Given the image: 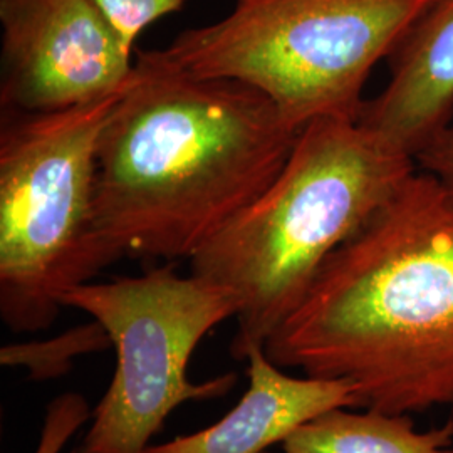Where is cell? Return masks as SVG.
<instances>
[{"instance_id": "6da1fadb", "label": "cell", "mask_w": 453, "mask_h": 453, "mask_svg": "<svg viewBox=\"0 0 453 453\" xmlns=\"http://www.w3.org/2000/svg\"><path fill=\"white\" fill-rule=\"evenodd\" d=\"M264 353L346 380L361 410L453 406V185L411 173L327 257Z\"/></svg>"}, {"instance_id": "7a4b0ae2", "label": "cell", "mask_w": 453, "mask_h": 453, "mask_svg": "<svg viewBox=\"0 0 453 453\" xmlns=\"http://www.w3.org/2000/svg\"><path fill=\"white\" fill-rule=\"evenodd\" d=\"M301 131L249 84L138 52L97 142L103 241L118 259H190L269 187Z\"/></svg>"}, {"instance_id": "3957f363", "label": "cell", "mask_w": 453, "mask_h": 453, "mask_svg": "<svg viewBox=\"0 0 453 453\" xmlns=\"http://www.w3.org/2000/svg\"><path fill=\"white\" fill-rule=\"evenodd\" d=\"M417 166L357 119L318 118L303 128L269 187L188 259L192 274L237 299L232 357L245 361L265 346L327 257Z\"/></svg>"}, {"instance_id": "277c9868", "label": "cell", "mask_w": 453, "mask_h": 453, "mask_svg": "<svg viewBox=\"0 0 453 453\" xmlns=\"http://www.w3.org/2000/svg\"><path fill=\"white\" fill-rule=\"evenodd\" d=\"M121 93L52 113L4 111L0 318L14 333L49 329L65 292L119 260L97 230L96 153Z\"/></svg>"}, {"instance_id": "5b68a950", "label": "cell", "mask_w": 453, "mask_h": 453, "mask_svg": "<svg viewBox=\"0 0 453 453\" xmlns=\"http://www.w3.org/2000/svg\"><path fill=\"white\" fill-rule=\"evenodd\" d=\"M430 0H235L230 14L157 49L196 78L256 88L296 128L357 119L372 67Z\"/></svg>"}, {"instance_id": "8992f818", "label": "cell", "mask_w": 453, "mask_h": 453, "mask_svg": "<svg viewBox=\"0 0 453 453\" xmlns=\"http://www.w3.org/2000/svg\"><path fill=\"white\" fill-rule=\"evenodd\" d=\"M63 306L91 316L116 349L113 380L76 453H145L179 406L226 396L237 383L232 372L188 380L200 341L239 312L234 294L209 279L162 265L78 286L63 296Z\"/></svg>"}, {"instance_id": "52a82bcc", "label": "cell", "mask_w": 453, "mask_h": 453, "mask_svg": "<svg viewBox=\"0 0 453 453\" xmlns=\"http://www.w3.org/2000/svg\"><path fill=\"white\" fill-rule=\"evenodd\" d=\"M0 26L4 111H63L133 78V49L89 0H0Z\"/></svg>"}, {"instance_id": "ba28073f", "label": "cell", "mask_w": 453, "mask_h": 453, "mask_svg": "<svg viewBox=\"0 0 453 453\" xmlns=\"http://www.w3.org/2000/svg\"><path fill=\"white\" fill-rule=\"evenodd\" d=\"M387 88L357 121L413 158L452 125L453 0H430L388 56Z\"/></svg>"}, {"instance_id": "9c48e42d", "label": "cell", "mask_w": 453, "mask_h": 453, "mask_svg": "<svg viewBox=\"0 0 453 453\" xmlns=\"http://www.w3.org/2000/svg\"><path fill=\"white\" fill-rule=\"evenodd\" d=\"M247 361L249 388L222 420L192 435L150 445L145 453H267L306 421L334 408H357L346 380L286 374L264 348L250 351Z\"/></svg>"}, {"instance_id": "30bf717a", "label": "cell", "mask_w": 453, "mask_h": 453, "mask_svg": "<svg viewBox=\"0 0 453 453\" xmlns=\"http://www.w3.org/2000/svg\"><path fill=\"white\" fill-rule=\"evenodd\" d=\"M452 441L453 420L417 432L410 415L334 408L301 425L280 453H453Z\"/></svg>"}, {"instance_id": "8fae6325", "label": "cell", "mask_w": 453, "mask_h": 453, "mask_svg": "<svg viewBox=\"0 0 453 453\" xmlns=\"http://www.w3.org/2000/svg\"><path fill=\"white\" fill-rule=\"evenodd\" d=\"M130 49L146 27L181 11L187 0H89Z\"/></svg>"}, {"instance_id": "7c38bea8", "label": "cell", "mask_w": 453, "mask_h": 453, "mask_svg": "<svg viewBox=\"0 0 453 453\" xmlns=\"http://www.w3.org/2000/svg\"><path fill=\"white\" fill-rule=\"evenodd\" d=\"M93 410L80 393H63L56 396L46 410L42 432L34 453H61L65 443L88 420Z\"/></svg>"}, {"instance_id": "4fadbf2b", "label": "cell", "mask_w": 453, "mask_h": 453, "mask_svg": "<svg viewBox=\"0 0 453 453\" xmlns=\"http://www.w3.org/2000/svg\"><path fill=\"white\" fill-rule=\"evenodd\" d=\"M415 162L423 172L453 185V125L438 133L428 145L421 148Z\"/></svg>"}]
</instances>
